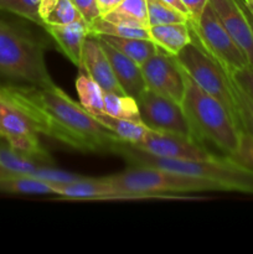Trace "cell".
Masks as SVG:
<instances>
[{"mask_svg": "<svg viewBox=\"0 0 253 254\" xmlns=\"http://www.w3.org/2000/svg\"><path fill=\"white\" fill-rule=\"evenodd\" d=\"M0 96L24 112L39 134L82 153L113 154L119 139L61 88L1 83Z\"/></svg>", "mask_w": 253, "mask_h": 254, "instance_id": "6da1fadb", "label": "cell"}, {"mask_svg": "<svg viewBox=\"0 0 253 254\" xmlns=\"http://www.w3.org/2000/svg\"><path fill=\"white\" fill-rule=\"evenodd\" d=\"M113 154L123 158L129 165L151 166L195 176L217 184L226 192L233 191L253 195V170L236 163L228 156H216L211 160L202 161L159 158L121 139Z\"/></svg>", "mask_w": 253, "mask_h": 254, "instance_id": "7a4b0ae2", "label": "cell"}, {"mask_svg": "<svg viewBox=\"0 0 253 254\" xmlns=\"http://www.w3.org/2000/svg\"><path fill=\"white\" fill-rule=\"evenodd\" d=\"M183 72L186 88L181 106L193 140L202 146L212 145L223 156H231L240 146L242 130L220 101L203 91L184 69Z\"/></svg>", "mask_w": 253, "mask_h": 254, "instance_id": "3957f363", "label": "cell"}, {"mask_svg": "<svg viewBox=\"0 0 253 254\" xmlns=\"http://www.w3.org/2000/svg\"><path fill=\"white\" fill-rule=\"evenodd\" d=\"M0 79L6 83L52 86L45 46L16 22L0 17Z\"/></svg>", "mask_w": 253, "mask_h": 254, "instance_id": "277c9868", "label": "cell"}, {"mask_svg": "<svg viewBox=\"0 0 253 254\" xmlns=\"http://www.w3.org/2000/svg\"><path fill=\"white\" fill-rule=\"evenodd\" d=\"M104 179L121 190L144 193L150 198H189V193L223 191L210 180L151 166L130 165Z\"/></svg>", "mask_w": 253, "mask_h": 254, "instance_id": "5b68a950", "label": "cell"}, {"mask_svg": "<svg viewBox=\"0 0 253 254\" xmlns=\"http://www.w3.org/2000/svg\"><path fill=\"white\" fill-rule=\"evenodd\" d=\"M191 30V29H190ZM179 66L201 87L205 92L215 97L225 106L228 113L238 124L233 102L231 74L226 71L201 45L196 35L191 30V42L186 45L175 56ZM241 129V128H240Z\"/></svg>", "mask_w": 253, "mask_h": 254, "instance_id": "8992f818", "label": "cell"}, {"mask_svg": "<svg viewBox=\"0 0 253 254\" xmlns=\"http://www.w3.org/2000/svg\"><path fill=\"white\" fill-rule=\"evenodd\" d=\"M188 24L206 51L226 71L232 73L250 64L245 52L228 34L215 10L210 5V1L198 21L192 22L188 20Z\"/></svg>", "mask_w": 253, "mask_h": 254, "instance_id": "52a82bcc", "label": "cell"}, {"mask_svg": "<svg viewBox=\"0 0 253 254\" xmlns=\"http://www.w3.org/2000/svg\"><path fill=\"white\" fill-rule=\"evenodd\" d=\"M37 134L29 117L0 96V138L19 153L44 165H51V156L41 144Z\"/></svg>", "mask_w": 253, "mask_h": 254, "instance_id": "ba28073f", "label": "cell"}, {"mask_svg": "<svg viewBox=\"0 0 253 254\" xmlns=\"http://www.w3.org/2000/svg\"><path fill=\"white\" fill-rule=\"evenodd\" d=\"M136 104L141 123L148 129L175 134L193 140L185 112L180 103L146 88L136 98Z\"/></svg>", "mask_w": 253, "mask_h": 254, "instance_id": "9c48e42d", "label": "cell"}, {"mask_svg": "<svg viewBox=\"0 0 253 254\" xmlns=\"http://www.w3.org/2000/svg\"><path fill=\"white\" fill-rule=\"evenodd\" d=\"M146 88L168 97L178 103H183L185 94V77L175 56L159 49L154 56L141 64Z\"/></svg>", "mask_w": 253, "mask_h": 254, "instance_id": "30bf717a", "label": "cell"}, {"mask_svg": "<svg viewBox=\"0 0 253 254\" xmlns=\"http://www.w3.org/2000/svg\"><path fill=\"white\" fill-rule=\"evenodd\" d=\"M135 146L146 153L166 159L202 161L211 160L217 156L191 139L175 134L154 131L150 129L145 138L140 143L135 144Z\"/></svg>", "mask_w": 253, "mask_h": 254, "instance_id": "8fae6325", "label": "cell"}, {"mask_svg": "<svg viewBox=\"0 0 253 254\" xmlns=\"http://www.w3.org/2000/svg\"><path fill=\"white\" fill-rule=\"evenodd\" d=\"M51 184V183H50ZM55 195L68 200L111 201V200H148L144 193L130 192L116 188L104 178L94 179L82 176L67 184H51Z\"/></svg>", "mask_w": 253, "mask_h": 254, "instance_id": "7c38bea8", "label": "cell"}, {"mask_svg": "<svg viewBox=\"0 0 253 254\" xmlns=\"http://www.w3.org/2000/svg\"><path fill=\"white\" fill-rule=\"evenodd\" d=\"M210 5L240 49L253 64V30L240 0H210Z\"/></svg>", "mask_w": 253, "mask_h": 254, "instance_id": "4fadbf2b", "label": "cell"}, {"mask_svg": "<svg viewBox=\"0 0 253 254\" xmlns=\"http://www.w3.org/2000/svg\"><path fill=\"white\" fill-rule=\"evenodd\" d=\"M79 71L93 78L104 92L126 94L117 82L101 41L94 35L89 34L84 40L82 49V68Z\"/></svg>", "mask_w": 253, "mask_h": 254, "instance_id": "5bb4252c", "label": "cell"}, {"mask_svg": "<svg viewBox=\"0 0 253 254\" xmlns=\"http://www.w3.org/2000/svg\"><path fill=\"white\" fill-rule=\"evenodd\" d=\"M99 41H101L102 47H103L104 52H106L107 57L111 62L113 73L121 88L123 89L126 96H130L136 99L140 96V93H143L146 89V83L143 72H141L140 64H138L135 61L129 59L122 52L117 51L114 47H112L107 42L102 41V40H99Z\"/></svg>", "mask_w": 253, "mask_h": 254, "instance_id": "9a60e30c", "label": "cell"}, {"mask_svg": "<svg viewBox=\"0 0 253 254\" xmlns=\"http://www.w3.org/2000/svg\"><path fill=\"white\" fill-rule=\"evenodd\" d=\"M47 34L54 39L56 46L74 66L82 68V49L86 37L89 35V25L84 20L67 25L44 26Z\"/></svg>", "mask_w": 253, "mask_h": 254, "instance_id": "2e32d148", "label": "cell"}, {"mask_svg": "<svg viewBox=\"0 0 253 254\" xmlns=\"http://www.w3.org/2000/svg\"><path fill=\"white\" fill-rule=\"evenodd\" d=\"M151 41L160 50L176 56L191 42V30L188 22L156 25L149 27Z\"/></svg>", "mask_w": 253, "mask_h": 254, "instance_id": "e0dca14e", "label": "cell"}, {"mask_svg": "<svg viewBox=\"0 0 253 254\" xmlns=\"http://www.w3.org/2000/svg\"><path fill=\"white\" fill-rule=\"evenodd\" d=\"M88 111V109H87ZM99 123L106 127L109 131L114 134L121 140L130 144H138L145 138L149 129L144 124L136 122L122 119L118 117L111 116L104 111H88Z\"/></svg>", "mask_w": 253, "mask_h": 254, "instance_id": "ac0fdd59", "label": "cell"}, {"mask_svg": "<svg viewBox=\"0 0 253 254\" xmlns=\"http://www.w3.org/2000/svg\"><path fill=\"white\" fill-rule=\"evenodd\" d=\"M102 41L107 42L117 51L128 56L138 64H143L159 51V47L151 40L134 39V37H117L111 35H94Z\"/></svg>", "mask_w": 253, "mask_h": 254, "instance_id": "d6986e66", "label": "cell"}, {"mask_svg": "<svg viewBox=\"0 0 253 254\" xmlns=\"http://www.w3.org/2000/svg\"><path fill=\"white\" fill-rule=\"evenodd\" d=\"M102 17L126 26L149 27L146 0H123L116 9Z\"/></svg>", "mask_w": 253, "mask_h": 254, "instance_id": "ffe728a7", "label": "cell"}, {"mask_svg": "<svg viewBox=\"0 0 253 254\" xmlns=\"http://www.w3.org/2000/svg\"><path fill=\"white\" fill-rule=\"evenodd\" d=\"M44 26L67 25L83 20L82 15L71 0H41L39 9Z\"/></svg>", "mask_w": 253, "mask_h": 254, "instance_id": "44dd1931", "label": "cell"}, {"mask_svg": "<svg viewBox=\"0 0 253 254\" xmlns=\"http://www.w3.org/2000/svg\"><path fill=\"white\" fill-rule=\"evenodd\" d=\"M44 164L35 159L19 153L0 138V168L6 176L11 175H32L39 166Z\"/></svg>", "mask_w": 253, "mask_h": 254, "instance_id": "7402d4cb", "label": "cell"}, {"mask_svg": "<svg viewBox=\"0 0 253 254\" xmlns=\"http://www.w3.org/2000/svg\"><path fill=\"white\" fill-rule=\"evenodd\" d=\"M0 193L55 195L51 184L32 175H11L0 178Z\"/></svg>", "mask_w": 253, "mask_h": 254, "instance_id": "603a6c76", "label": "cell"}, {"mask_svg": "<svg viewBox=\"0 0 253 254\" xmlns=\"http://www.w3.org/2000/svg\"><path fill=\"white\" fill-rule=\"evenodd\" d=\"M103 111L111 116L122 119L141 123L136 99L126 94L104 92L103 93ZM143 124V123H141Z\"/></svg>", "mask_w": 253, "mask_h": 254, "instance_id": "cb8c5ba5", "label": "cell"}, {"mask_svg": "<svg viewBox=\"0 0 253 254\" xmlns=\"http://www.w3.org/2000/svg\"><path fill=\"white\" fill-rule=\"evenodd\" d=\"M231 74V73H230ZM233 102L241 130L253 136V96L248 93L231 74Z\"/></svg>", "mask_w": 253, "mask_h": 254, "instance_id": "d4e9b609", "label": "cell"}, {"mask_svg": "<svg viewBox=\"0 0 253 254\" xmlns=\"http://www.w3.org/2000/svg\"><path fill=\"white\" fill-rule=\"evenodd\" d=\"M91 35H111L117 37H134V39L151 40L149 27H133L114 24L99 16L89 25Z\"/></svg>", "mask_w": 253, "mask_h": 254, "instance_id": "484cf974", "label": "cell"}, {"mask_svg": "<svg viewBox=\"0 0 253 254\" xmlns=\"http://www.w3.org/2000/svg\"><path fill=\"white\" fill-rule=\"evenodd\" d=\"M76 89L81 104L88 111H103V93L102 87L84 72L79 71L76 79Z\"/></svg>", "mask_w": 253, "mask_h": 254, "instance_id": "4316f807", "label": "cell"}, {"mask_svg": "<svg viewBox=\"0 0 253 254\" xmlns=\"http://www.w3.org/2000/svg\"><path fill=\"white\" fill-rule=\"evenodd\" d=\"M146 4H148L149 27L156 25L175 24V22H188V16L171 7L163 0H146Z\"/></svg>", "mask_w": 253, "mask_h": 254, "instance_id": "83f0119b", "label": "cell"}, {"mask_svg": "<svg viewBox=\"0 0 253 254\" xmlns=\"http://www.w3.org/2000/svg\"><path fill=\"white\" fill-rule=\"evenodd\" d=\"M40 4L41 0H0V11L10 12L42 26Z\"/></svg>", "mask_w": 253, "mask_h": 254, "instance_id": "f1b7e54d", "label": "cell"}, {"mask_svg": "<svg viewBox=\"0 0 253 254\" xmlns=\"http://www.w3.org/2000/svg\"><path fill=\"white\" fill-rule=\"evenodd\" d=\"M32 176L51 184H67L72 183V181H76L82 178L81 175H77V174H72L68 173V171H63L60 170V169L52 168L51 165L39 166L37 170L32 174Z\"/></svg>", "mask_w": 253, "mask_h": 254, "instance_id": "f546056e", "label": "cell"}, {"mask_svg": "<svg viewBox=\"0 0 253 254\" xmlns=\"http://www.w3.org/2000/svg\"><path fill=\"white\" fill-rule=\"evenodd\" d=\"M228 158H231L236 163L253 170V136L242 131L240 146L236 150V153L228 156Z\"/></svg>", "mask_w": 253, "mask_h": 254, "instance_id": "4dcf8cb0", "label": "cell"}, {"mask_svg": "<svg viewBox=\"0 0 253 254\" xmlns=\"http://www.w3.org/2000/svg\"><path fill=\"white\" fill-rule=\"evenodd\" d=\"M71 1L73 2L74 6L77 7L79 14L88 25H91L94 20L101 16L97 0H71Z\"/></svg>", "mask_w": 253, "mask_h": 254, "instance_id": "1f68e13d", "label": "cell"}, {"mask_svg": "<svg viewBox=\"0 0 253 254\" xmlns=\"http://www.w3.org/2000/svg\"><path fill=\"white\" fill-rule=\"evenodd\" d=\"M231 74L248 93L253 96V64H247L246 67L232 72Z\"/></svg>", "mask_w": 253, "mask_h": 254, "instance_id": "d6a6232c", "label": "cell"}, {"mask_svg": "<svg viewBox=\"0 0 253 254\" xmlns=\"http://www.w3.org/2000/svg\"><path fill=\"white\" fill-rule=\"evenodd\" d=\"M189 12V20L197 22L210 0H181Z\"/></svg>", "mask_w": 253, "mask_h": 254, "instance_id": "836d02e7", "label": "cell"}, {"mask_svg": "<svg viewBox=\"0 0 253 254\" xmlns=\"http://www.w3.org/2000/svg\"><path fill=\"white\" fill-rule=\"evenodd\" d=\"M122 1L123 0H97V5H98L101 16H104L106 14L111 12L112 10L116 9Z\"/></svg>", "mask_w": 253, "mask_h": 254, "instance_id": "e575fe53", "label": "cell"}, {"mask_svg": "<svg viewBox=\"0 0 253 254\" xmlns=\"http://www.w3.org/2000/svg\"><path fill=\"white\" fill-rule=\"evenodd\" d=\"M163 1L166 2V4H168V5H170L171 7L176 9V10H178V11L183 12V14L185 15V16L189 17L188 10H186L185 5L183 4V1H181V0H163Z\"/></svg>", "mask_w": 253, "mask_h": 254, "instance_id": "d590c367", "label": "cell"}, {"mask_svg": "<svg viewBox=\"0 0 253 254\" xmlns=\"http://www.w3.org/2000/svg\"><path fill=\"white\" fill-rule=\"evenodd\" d=\"M240 2H241V5H242L243 10H245V14H246V16H247L248 21H250V25H251V27H252V30H253V14H252V11H251V10L248 9L247 6H246V4H245V2L242 1V0H240Z\"/></svg>", "mask_w": 253, "mask_h": 254, "instance_id": "8d00e7d4", "label": "cell"}, {"mask_svg": "<svg viewBox=\"0 0 253 254\" xmlns=\"http://www.w3.org/2000/svg\"><path fill=\"white\" fill-rule=\"evenodd\" d=\"M242 1L245 2L246 6H247L248 9H250L251 11H252V14H253V0H242Z\"/></svg>", "mask_w": 253, "mask_h": 254, "instance_id": "74e56055", "label": "cell"}, {"mask_svg": "<svg viewBox=\"0 0 253 254\" xmlns=\"http://www.w3.org/2000/svg\"><path fill=\"white\" fill-rule=\"evenodd\" d=\"M1 83H6V82H4V81H1V79H0V84Z\"/></svg>", "mask_w": 253, "mask_h": 254, "instance_id": "f35d334b", "label": "cell"}]
</instances>
